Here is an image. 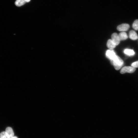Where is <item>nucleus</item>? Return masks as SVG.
Returning <instances> with one entry per match:
<instances>
[{
  "label": "nucleus",
  "mask_w": 138,
  "mask_h": 138,
  "mask_svg": "<svg viewBox=\"0 0 138 138\" xmlns=\"http://www.w3.org/2000/svg\"><path fill=\"white\" fill-rule=\"evenodd\" d=\"M111 62L113 64L115 69L118 70L121 68L123 64L122 60L119 56L116 55Z\"/></svg>",
  "instance_id": "1"
},
{
  "label": "nucleus",
  "mask_w": 138,
  "mask_h": 138,
  "mask_svg": "<svg viewBox=\"0 0 138 138\" xmlns=\"http://www.w3.org/2000/svg\"><path fill=\"white\" fill-rule=\"evenodd\" d=\"M136 70V68L132 66H125L123 67L121 70L120 73L123 74L126 73H132Z\"/></svg>",
  "instance_id": "2"
},
{
  "label": "nucleus",
  "mask_w": 138,
  "mask_h": 138,
  "mask_svg": "<svg viewBox=\"0 0 138 138\" xmlns=\"http://www.w3.org/2000/svg\"><path fill=\"white\" fill-rule=\"evenodd\" d=\"M130 27L129 24H123L118 25L117 27V29L119 31L124 32L128 30Z\"/></svg>",
  "instance_id": "3"
},
{
  "label": "nucleus",
  "mask_w": 138,
  "mask_h": 138,
  "mask_svg": "<svg viewBox=\"0 0 138 138\" xmlns=\"http://www.w3.org/2000/svg\"><path fill=\"white\" fill-rule=\"evenodd\" d=\"M106 55L110 61H112L115 57L116 55L114 51L112 50H108L106 52Z\"/></svg>",
  "instance_id": "4"
},
{
  "label": "nucleus",
  "mask_w": 138,
  "mask_h": 138,
  "mask_svg": "<svg viewBox=\"0 0 138 138\" xmlns=\"http://www.w3.org/2000/svg\"><path fill=\"white\" fill-rule=\"evenodd\" d=\"M111 40L116 46L119 44L120 40L118 35L117 33H113L111 35Z\"/></svg>",
  "instance_id": "5"
},
{
  "label": "nucleus",
  "mask_w": 138,
  "mask_h": 138,
  "mask_svg": "<svg viewBox=\"0 0 138 138\" xmlns=\"http://www.w3.org/2000/svg\"><path fill=\"white\" fill-rule=\"evenodd\" d=\"M129 38L131 40H135L138 38V35L136 32L133 30H130L129 33Z\"/></svg>",
  "instance_id": "6"
},
{
  "label": "nucleus",
  "mask_w": 138,
  "mask_h": 138,
  "mask_svg": "<svg viewBox=\"0 0 138 138\" xmlns=\"http://www.w3.org/2000/svg\"><path fill=\"white\" fill-rule=\"evenodd\" d=\"M30 0H16L15 2L16 6L18 7L28 2Z\"/></svg>",
  "instance_id": "7"
},
{
  "label": "nucleus",
  "mask_w": 138,
  "mask_h": 138,
  "mask_svg": "<svg viewBox=\"0 0 138 138\" xmlns=\"http://www.w3.org/2000/svg\"><path fill=\"white\" fill-rule=\"evenodd\" d=\"M107 46L110 49L112 50L114 48L116 47V45L111 39H109L107 42Z\"/></svg>",
  "instance_id": "8"
},
{
  "label": "nucleus",
  "mask_w": 138,
  "mask_h": 138,
  "mask_svg": "<svg viewBox=\"0 0 138 138\" xmlns=\"http://www.w3.org/2000/svg\"><path fill=\"white\" fill-rule=\"evenodd\" d=\"M118 36L120 41L125 40L128 38L126 33L124 32H122L119 34Z\"/></svg>",
  "instance_id": "9"
},
{
  "label": "nucleus",
  "mask_w": 138,
  "mask_h": 138,
  "mask_svg": "<svg viewBox=\"0 0 138 138\" xmlns=\"http://www.w3.org/2000/svg\"><path fill=\"white\" fill-rule=\"evenodd\" d=\"M5 131L9 135L10 138L14 136V133L11 127H7L5 129Z\"/></svg>",
  "instance_id": "10"
},
{
  "label": "nucleus",
  "mask_w": 138,
  "mask_h": 138,
  "mask_svg": "<svg viewBox=\"0 0 138 138\" xmlns=\"http://www.w3.org/2000/svg\"><path fill=\"white\" fill-rule=\"evenodd\" d=\"M124 52L125 54L129 56L133 55L135 53L133 50L129 49H125Z\"/></svg>",
  "instance_id": "11"
},
{
  "label": "nucleus",
  "mask_w": 138,
  "mask_h": 138,
  "mask_svg": "<svg viewBox=\"0 0 138 138\" xmlns=\"http://www.w3.org/2000/svg\"><path fill=\"white\" fill-rule=\"evenodd\" d=\"M0 138H10V137L6 132L3 131L0 133Z\"/></svg>",
  "instance_id": "12"
},
{
  "label": "nucleus",
  "mask_w": 138,
  "mask_h": 138,
  "mask_svg": "<svg viewBox=\"0 0 138 138\" xmlns=\"http://www.w3.org/2000/svg\"><path fill=\"white\" fill-rule=\"evenodd\" d=\"M132 28L136 30H138V19L135 20L132 25Z\"/></svg>",
  "instance_id": "13"
},
{
  "label": "nucleus",
  "mask_w": 138,
  "mask_h": 138,
  "mask_svg": "<svg viewBox=\"0 0 138 138\" xmlns=\"http://www.w3.org/2000/svg\"><path fill=\"white\" fill-rule=\"evenodd\" d=\"M131 66L135 68L138 67V61L134 62L132 63L131 65Z\"/></svg>",
  "instance_id": "14"
},
{
  "label": "nucleus",
  "mask_w": 138,
  "mask_h": 138,
  "mask_svg": "<svg viewBox=\"0 0 138 138\" xmlns=\"http://www.w3.org/2000/svg\"><path fill=\"white\" fill-rule=\"evenodd\" d=\"M10 138H18L17 136H13Z\"/></svg>",
  "instance_id": "15"
}]
</instances>
